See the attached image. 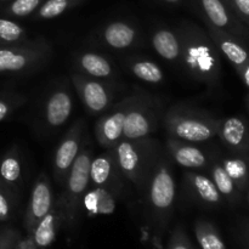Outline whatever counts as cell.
Listing matches in <instances>:
<instances>
[{
    "label": "cell",
    "instance_id": "6da1fadb",
    "mask_svg": "<svg viewBox=\"0 0 249 249\" xmlns=\"http://www.w3.org/2000/svg\"><path fill=\"white\" fill-rule=\"evenodd\" d=\"M167 128L174 138L190 142H202L213 138L218 131V125L213 122L207 121L196 116H177L169 117Z\"/></svg>",
    "mask_w": 249,
    "mask_h": 249
},
{
    "label": "cell",
    "instance_id": "7a4b0ae2",
    "mask_svg": "<svg viewBox=\"0 0 249 249\" xmlns=\"http://www.w3.org/2000/svg\"><path fill=\"white\" fill-rule=\"evenodd\" d=\"M186 61L190 68L201 78L213 79L219 73V58L216 51L204 40H194L186 48Z\"/></svg>",
    "mask_w": 249,
    "mask_h": 249
},
{
    "label": "cell",
    "instance_id": "3957f363",
    "mask_svg": "<svg viewBox=\"0 0 249 249\" xmlns=\"http://www.w3.org/2000/svg\"><path fill=\"white\" fill-rule=\"evenodd\" d=\"M202 10L214 28L223 31L230 36H238L249 39V32L242 24L231 16L223 0H198Z\"/></svg>",
    "mask_w": 249,
    "mask_h": 249
},
{
    "label": "cell",
    "instance_id": "277c9868",
    "mask_svg": "<svg viewBox=\"0 0 249 249\" xmlns=\"http://www.w3.org/2000/svg\"><path fill=\"white\" fill-rule=\"evenodd\" d=\"M175 197V182L169 169L160 167L152 179L150 190L151 203L157 211H167Z\"/></svg>",
    "mask_w": 249,
    "mask_h": 249
},
{
    "label": "cell",
    "instance_id": "5b68a950",
    "mask_svg": "<svg viewBox=\"0 0 249 249\" xmlns=\"http://www.w3.org/2000/svg\"><path fill=\"white\" fill-rule=\"evenodd\" d=\"M90 152L84 150L83 152L78 153L74 162L71 165L70 172H68V194H70L72 202L77 203L78 197L82 196L83 192L87 189L90 180Z\"/></svg>",
    "mask_w": 249,
    "mask_h": 249
},
{
    "label": "cell",
    "instance_id": "8992f818",
    "mask_svg": "<svg viewBox=\"0 0 249 249\" xmlns=\"http://www.w3.org/2000/svg\"><path fill=\"white\" fill-rule=\"evenodd\" d=\"M51 206H53V196H51L50 185L48 179L41 178L36 182L32 191L28 216L29 230H33L36 223L51 211Z\"/></svg>",
    "mask_w": 249,
    "mask_h": 249
},
{
    "label": "cell",
    "instance_id": "52a82bcc",
    "mask_svg": "<svg viewBox=\"0 0 249 249\" xmlns=\"http://www.w3.org/2000/svg\"><path fill=\"white\" fill-rule=\"evenodd\" d=\"M212 36H213V40L215 41L216 46L235 66L238 72L249 63V51L236 39V36H230V34L219 31L216 28L212 31Z\"/></svg>",
    "mask_w": 249,
    "mask_h": 249
},
{
    "label": "cell",
    "instance_id": "ba28073f",
    "mask_svg": "<svg viewBox=\"0 0 249 249\" xmlns=\"http://www.w3.org/2000/svg\"><path fill=\"white\" fill-rule=\"evenodd\" d=\"M224 142L233 150H247L249 147V129L240 117H230L218 126Z\"/></svg>",
    "mask_w": 249,
    "mask_h": 249
},
{
    "label": "cell",
    "instance_id": "9c48e42d",
    "mask_svg": "<svg viewBox=\"0 0 249 249\" xmlns=\"http://www.w3.org/2000/svg\"><path fill=\"white\" fill-rule=\"evenodd\" d=\"M80 131L79 128H73L67 138L63 139L55 155V170L57 175H65L70 172L71 165L79 153Z\"/></svg>",
    "mask_w": 249,
    "mask_h": 249
},
{
    "label": "cell",
    "instance_id": "30bf717a",
    "mask_svg": "<svg viewBox=\"0 0 249 249\" xmlns=\"http://www.w3.org/2000/svg\"><path fill=\"white\" fill-rule=\"evenodd\" d=\"M72 112V99L65 90L55 91L46 104V121L51 126H60L65 123Z\"/></svg>",
    "mask_w": 249,
    "mask_h": 249
},
{
    "label": "cell",
    "instance_id": "8fae6325",
    "mask_svg": "<svg viewBox=\"0 0 249 249\" xmlns=\"http://www.w3.org/2000/svg\"><path fill=\"white\" fill-rule=\"evenodd\" d=\"M128 108L118 109L109 116L105 117L99 125V138L104 145H114L123 136L124 119Z\"/></svg>",
    "mask_w": 249,
    "mask_h": 249
},
{
    "label": "cell",
    "instance_id": "7c38bea8",
    "mask_svg": "<svg viewBox=\"0 0 249 249\" xmlns=\"http://www.w3.org/2000/svg\"><path fill=\"white\" fill-rule=\"evenodd\" d=\"M151 121L142 109L129 108L124 119L123 135L126 140H138L145 138L151 131Z\"/></svg>",
    "mask_w": 249,
    "mask_h": 249
},
{
    "label": "cell",
    "instance_id": "4fadbf2b",
    "mask_svg": "<svg viewBox=\"0 0 249 249\" xmlns=\"http://www.w3.org/2000/svg\"><path fill=\"white\" fill-rule=\"evenodd\" d=\"M57 211L49 212L45 216L40 219L32 230V240L36 247L48 248L55 241L57 233V226L60 223Z\"/></svg>",
    "mask_w": 249,
    "mask_h": 249
},
{
    "label": "cell",
    "instance_id": "5bb4252c",
    "mask_svg": "<svg viewBox=\"0 0 249 249\" xmlns=\"http://www.w3.org/2000/svg\"><path fill=\"white\" fill-rule=\"evenodd\" d=\"M83 101L94 113L104 111L108 105V92L104 85L95 80H82L79 84Z\"/></svg>",
    "mask_w": 249,
    "mask_h": 249
},
{
    "label": "cell",
    "instance_id": "9a60e30c",
    "mask_svg": "<svg viewBox=\"0 0 249 249\" xmlns=\"http://www.w3.org/2000/svg\"><path fill=\"white\" fill-rule=\"evenodd\" d=\"M136 32L133 27L124 22H113L104 32V39L111 48L125 49L134 43Z\"/></svg>",
    "mask_w": 249,
    "mask_h": 249
},
{
    "label": "cell",
    "instance_id": "2e32d148",
    "mask_svg": "<svg viewBox=\"0 0 249 249\" xmlns=\"http://www.w3.org/2000/svg\"><path fill=\"white\" fill-rule=\"evenodd\" d=\"M152 45L155 50L168 61L177 60L181 53V46L177 36L168 29H160L153 34Z\"/></svg>",
    "mask_w": 249,
    "mask_h": 249
},
{
    "label": "cell",
    "instance_id": "e0dca14e",
    "mask_svg": "<svg viewBox=\"0 0 249 249\" xmlns=\"http://www.w3.org/2000/svg\"><path fill=\"white\" fill-rule=\"evenodd\" d=\"M117 160L122 172L134 179L140 167V155L138 148L129 140L121 141L117 146Z\"/></svg>",
    "mask_w": 249,
    "mask_h": 249
},
{
    "label": "cell",
    "instance_id": "ac0fdd59",
    "mask_svg": "<svg viewBox=\"0 0 249 249\" xmlns=\"http://www.w3.org/2000/svg\"><path fill=\"white\" fill-rule=\"evenodd\" d=\"M33 58L26 50L0 49V72H19L28 67Z\"/></svg>",
    "mask_w": 249,
    "mask_h": 249
},
{
    "label": "cell",
    "instance_id": "d6986e66",
    "mask_svg": "<svg viewBox=\"0 0 249 249\" xmlns=\"http://www.w3.org/2000/svg\"><path fill=\"white\" fill-rule=\"evenodd\" d=\"M195 235L202 249H226L225 242L219 231L208 221H197L195 226Z\"/></svg>",
    "mask_w": 249,
    "mask_h": 249
},
{
    "label": "cell",
    "instance_id": "ffe728a7",
    "mask_svg": "<svg viewBox=\"0 0 249 249\" xmlns=\"http://www.w3.org/2000/svg\"><path fill=\"white\" fill-rule=\"evenodd\" d=\"M172 153L178 164L185 168H202L207 164L203 151L190 145H174Z\"/></svg>",
    "mask_w": 249,
    "mask_h": 249
},
{
    "label": "cell",
    "instance_id": "44dd1931",
    "mask_svg": "<svg viewBox=\"0 0 249 249\" xmlns=\"http://www.w3.org/2000/svg\"><path fill=\"white\" fill-rule=\"evenodd\" d=\"M84 204L87 211L94 214H111L116 208L113 197L109 192L101 187L90 191L84 197Z\"/></svg>",
    "mask_w": 249,
    "mask_h": 249
},
{
    "label": "cell",
    "instance_id": "7402d4cb",
    "mask_svg": "<svg viewBox=\"0 0 249 249\" xmlns=\"http://www.w3.org/2000/svg\"><path fill=\"white\" fill-rule=\"evenodd\" d=\"M191 184L194 186L195 191L199 196V198L203 199L204 202H207L209 204L220 203V192L218 191L213 180L209 179L208 177L202 174H192Z\"/></svg>",
    "mask_w": 249,
    "mask_h": 249
},
{
    "label": "cell",
    "instance_id": "603a6c76",
    "mask_svg": "<svg viewBox=\"0 0 249 249\" xmlns=\"http://www.w3.org/2000/svg\"><path fill=\"white\" fill-rule=\"evenodd\" d=\"M80 66L92 77L106 78L112 73V67L108 61L97 53H88L80 57Z\"/></svg>",
    "mask_w": 249,
    "mask_h": 249
},
{
    "label": "cell",
    "instance_id": "cb8c5ba5",
    "mask_svg": "<svg viewBox=\"0 0 249 249\" xmlns=\"http://www.w3.org/2000/svg\"><path fill=\"white\" fill-rule=\"evenodd\" d=\"M131 72L139 79L147 83H160L163 80V72L158 65L151 61H139L131 65Z\"/></svg>",
    "mask_w": 249,
    "mask_h": 249
},
{
    "label": "cell",
    "instance_id": "d4e9b609",
    "mask_svg": "<svg viewBox=\"0 0 249 249\" xmlns=\"http://www.w3.org/2000/svg\"><path fill=\"white\" fill-rule=\"evenodd\" d=\"M112 174V160L106 156L94 158L90 163V179L95 185H105Z\"/></svg>",
    "mask_w": 249,
    "mask_h": 249
},
{
    "label": "cell",
    "instance_id": "484cf974",
    "mask_svg": "<svg viewBox=\"0 0 249 249\" xmlns=\"http://www.w3.org/2000/svg\"><path fill=\"white\" fill-rule=\"evenodd\" d=\"M221 165L233 180L236 186L245 185L248 181L249 168L246 160H241V158H229V160H224Z\"/></svg>",
    "mask_w": 249,
    "mask_h": 249
},
{
    "label": "cell",
    "instance_id": "4316f807",
    "mask_svg": "<svg viewBox=\"0 0 249 249\" xmlns=\"http://www.w3.org/2000/svg\"><path fill=\"white\" fill-rule=\"evenodd\" d=\"M79 1L80 0H46L39 7L38 17L44 19L55 18Z\"/></svg>",
    "mask_w": 249,
    "mask_h": 249
},
{
    "label": "cell",
    "instance_id": "83f0119b",
    "mask_svg": "<svg viewBox=\"0 0 249 249\" xmlns=\"http://www.w3.org/2000/svg\"><path fill=\"white\" fill-rule=\"evenodd\" d=\"M213 181L220 195L226 197L235 196L236 184L224 169L223 165L215 164L213 167Z\"/></svg>",
    "mask_w": 249,
    "mask_h": 249
},
{
    "label": "cell",
    "instance_id": "f1b7e54d",
    "mask_svg": "<svg viewBox=\"0 0 249 249\" xmlns=\"http://www.w3.org/2000/svg\"><path fill=\"white\" fill-rule=\"evenodd\" d=\"M0 177L7 182H15L21 177V164L16 156H6L0 163Z\"/></svg>",
    "mask_w": 249,
    "mask_h": 249
},
{
    "label": "cell",
    "instance_id": "f546056e",
    "mask_svg": "<svg viewBox=\"0 0 249 249\" xmlns=\"http://www.w3.org/2000/svg\"><path fill=\"white\" fill-rule=\"evenodd\" d=\"M43 0H14L7 7V12L12 16L26 17L40 6Z\"/></svg>",
    "mask_w": 249,
    "mask_h": 249
},
{
    "label": "cell",
    "instance_id": "4dcf8cb0",
    "mask_svg": "<svg viewBox=\"0 0 249 249\" xmlns=\"http://www.w3.org/2000/svg\"><path fill=\"white\" fill-rule=\"evenodd\" d=\"M23 36V29L16 22L0 18V39L7 43L19 40Z\"/></svg>",
    "mask_w": 249,
    "mask_h": 249
},
{
    "label": "cell",
    "instance_id": "1f68e13d",
    "mask_svg": "<svg viewBox=\"0 0 249 249\" xmlns=\"http://www.w3.org/2000/svg\"><path fill=\"white\" fill-rule=\"evenodd\" d=\"M168 249H194L191 243H190L189 238L185 235L184 231L181 229H177L174 235L172 236L169 242V247Z\"/></svg>",
    "mask_w": 249,
    "mask_h": 249
},
{
    "label": "cell",
    "instance_id": "d6a6232c",
    "mask_svg": "<svg viewBox=\"0 0 249 249\" xmlns=\"http://www.w3.org/2000/svg\"><path fill=\"white\" fill-rule=\"evenodd\" d=\"M238 16L249 26V0H231Z\"/></svg>",
    "mask_w": 249,
    "mask_h": 249
},
{
    "label": "cell",
    "instance_id": "836d02e7",
    "mask_svg": "<svg viewBox=\"0 0 249 249\" xmlns=\"http://www.w3.org/2000/svg\"><path fill=\"white\" fill-rule=\"evenodd\" d=\"M10 215V203L0 190V220H6Z\"/></svg>",
    "mask_w": 249,
    "mask_h": 249
},
{
    "label": "cell",
    "instance_id": "e575fe53",
    "mask_svg": "<svg viewBox=\"0 0 249 249\" xmlns=\"http://www.w3.org/2000/svg\"><path fill=\"white\" fill-rule=\"evenodd\" d=\"M14 233L7 232L6 235L2 236V238L0 240V249H10V247L14 243Z\"/></svg>",
    "mask_w": 249,
    "mask_h": 249
},
{
    "label": "cell",
    "instance_id": "d590c367",
    "mask_svg": "<svg viewBox=\"0 0 249 249\" xmlns=\"http://www.w3.org/2000/svg\"><path fill=\"white\" fill-rule=\"evenodd\" d=\"M10 109H11V106L9 102L5 100H0V122L6 118L7 114L10 113Z\"/></svg>",
    "mask_w": 249,
    "mask_h": 249
},
{
    "label": "cell",
    "instance_id": "8d00e7d4",
    "mask_svg": "<svg viewBox=\"0 0 249 249\" xmlns=\"http://www.w3.org/2000/svg\"><path fill=\"white\" fill-rule=\"evenodd\" d=\"M16 249H36V246L32 238H28V240L19 242L18 245H17Z\"/></svg>",
    "mask_w": 249,
    "mask_h": 249
},
{
    "label": "cell",
    "instance_id": "74e56055",
    "mask_svg": "<svg viewBox=\"0 0 249 249\" xmlns=\"http://www.w3.org/2000/svg\"><path fill=\"white\" fill-rule=\"evenodd\" d=\"M238 73H240V75H241V78H242L245 85L249 89V63H247V65H246L245 67H243Z\"/></svg>",
    "mask_w": 249,
    "mask_h": 249
},
{
    "label": "cell",
    "instance_id": "f35d334b",
    "mask_svg": "<svg viewBox=\"0 0 249 249\" xmlns=\"http://www.w3.org/2000/svg\"><path fill=\"white\" fill-rule=\"evenodd\" d=\"M164 1L170 2V4H177V2H179L180 0H164Z\"/></svg>",
    "mask_w": 249,
    "mask_h": 249
},
{
    "label": "cell",
    "instance_id": "ab89813d",
    "mask_svg": "<svg viewBox=\"0 0 249 249\" xmlns=\"http://www.w3.org/2000/svg\"><path fill=\"white\" fill-rule=\"evenodd\" d=\"M247 247L249 249V232H248V237H247Z\"/></svg>",
    "mask_w": 249,
    "mask_h": 249
},
{
    "label": "cell",
    "instance_id": "60d3db41",
    "mask_svg": "<svg viewBox=\"0 0 249 249\" xmlns=\"http://www.w3.org/2000/svg\"><path fill=\"white\" fill-rule=\"evenodd\" d=\"M248 203H249V194H248Z\"/></svg>",
    "mask_w": 249,
    "mask_h": 249
},
{
    "label": "cell",
    "instance_id": "b9f144b4",
    "mask_svg": "<svg viewBox=\"0 0 249 249\" xmlns=\"http://www.w3.org/2000/svg\"><path fill=\"white\" fill-rule=\"evenodd\" d=\"M1 1H7V0H1Z\"/></svg>",
    "mask_w": 249,
    "mask_h": 249
}]
</instances>
